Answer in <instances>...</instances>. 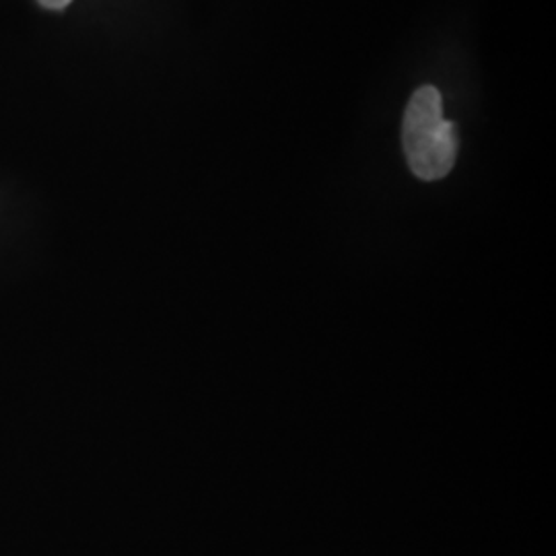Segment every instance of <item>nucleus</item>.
Here are the masks:
<instances>
[{
    "instance_id": "2",
    "label": "nucleus",
    "mask_w": 556,
    "mask_h": 556,
    "mask_svg": "<svg viewBox=\"0 0 556 556\" xmlns=\"http://www.w3.org/2000/svg\"><path fill=\"white\" fill-rule=\"evenodd\" d=\"M41 7L46 9H52V11H60V9H66L73 0H38Z\"/></svg>"
},
{
    "instance_id": "1",
    "label": "nucleus",
    "mask_w": 556,
    "mask_h": 556,
    "mask_svg": "<svg viewBox=\"0 0 556 556\" xmlns=\"http://www.w3.org/2000/svg\"><path fill=\"white\" fill-rule=\"evenodd\" d=\"M402 144L410 172L418 179L445 178L457 157V130L443 118V100L435 87H420L410 98L402 124Z\"/></svg>"
}]
</instances>
